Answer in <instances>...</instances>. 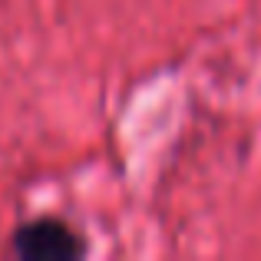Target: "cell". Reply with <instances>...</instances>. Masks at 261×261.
<instances>
[{
  "instance_id": "1",
  "label": "cell",
  "mask_w": 261,
  "mask_h": 261,
  "mask_svg": "<svg viewBox=\"0 0 261 261\" xmlns=\"http://www.w3.org/2000/svg\"><path fill=\"white\" fill-rule=\"evenodd\" d=\"M13 251L27 261H73L86 251V242L60 218H33L13 231Z\"/></svg>"
}]
</instances>
